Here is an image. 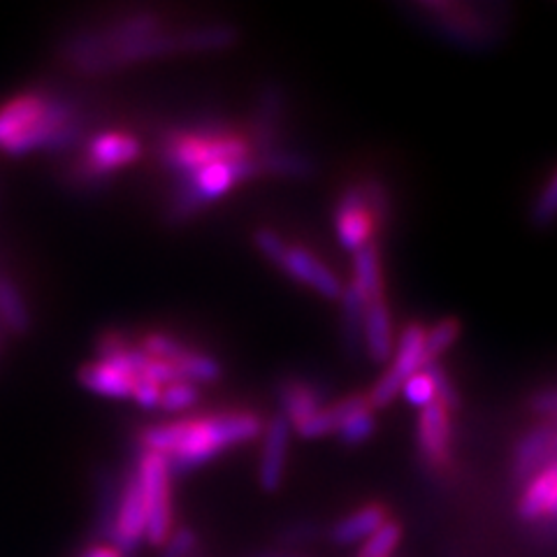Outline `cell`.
Listing matches in <instances>:
<instances>
[{
  "label": "cell",
  "mask_w": 557,
  "mask_h": 557,
  "mask_svg": "<svg viewBox=\"0 0 557 557\" xmlns=\"http://www.w3.org/2000/svg\"><path fill=\"white\" fill-rule=\"evenodd\" d=\"M263 428V421L249 411L216 413L147 428L139 434V446L143 453L163 456L170 474L182 476L214 460L223 450L258 440Z\"/></svg>",
  "instance_id": "6da1fadb"
},
{
  "label": "cell",
  "mask_w": 557,
  "mask_h": 557,
  "mask_svg": "<svg viewBox=\"0 0 557 557\" xmlns=\"http://www.w3.org/2000/svg\"><path fill=\"white\" fill-rule=\"evenodd\" d=\"M407 12L442 40L465 51L497 47L511 24L509 8L502 3H453V0L434 3V0H428V3L407 5Z\"/></svg>",
  "instance_id": "7a4b0ae2"
},
{
  "label": "cell",
  "mask_w": 557,
  "mask_h": 557,
  "mask_svg": "<svg viewBox=\"0 0 557 557\" xmlns=\"http://www.w3.org/2000/svg\"><path fill=\"white\" fill-rule=\"evenodd\" d=\"M161 153L163 163L174 174H180V177L221 161L251 159V156H256L247 135L223 126L174 131L165 137Z\"/></svg>",
  "instance_id": "3957f363"
},
{
  "label": "cell",
  "mask_w": 557,
  "mask_h": 557,
  "mask_svg": "<svg viewBox=\"0 0 557 557\" xmlns=\"http://www.w3.org/2000/svg\"><path fill=\"white\" fill-rule=\"evenodd\" d=\"M258 174L260 172H258L256 156H251V159L221 161L186 174L172 194L168 221L184 223L186 219L202 212L205 207L221 200L225 194H231L237 184L249 182L258 177Z\"/></svg>",
  "instance_id": "277c9868"
},
{
  "label": "cell",
  "mask_w": 557,
  "mask_h": 557,
  "mask_svg": "<svg viewBox=\"0 0 557 557\" xmlns=\"http://www.w3.org/2000/svg\"><path fill=\"white\" fill-rule=\"evenodd\" d=\"M256 249L263 253L276 268H282L290 278L302 286L317 290L325 300H339L344 284L339 276L330 270L323 260L309 253L302 247H290L282 237L270 228H260L253 235Z\"/></svg>",
  "instance_id": "5b68a950"
},
{
  "label": "cell",
  "mask_w": 557,
  "mask_h": 557,
  "mask_svg": "<svg viewBox=\"0 0 557 557\" xmlns=\"http://www.w3.org/2000/svg\"><path fill=\"white\" fill-rule=\"evenodd\" d=\"M135 474L143 491L147 513V542L151 546H165L172 530V493H170V467L163 456L143 453L135 465Z\"/></svg>",
  "instance_id": "8992f818"
},
{
  "label": "cell",
  "mask_w": 557,
  "mask_h": 557,
  "mask_svg": "<svg viewBox=\"0 0 557 557\" xmlns=\"http://www.w3.org/2000/svg\"><path fill=\"white\" fill-rule=\"evenodd\" d=\"M423 346H425V327L421 323L407 325L393 354V364L388 368V372L383 374L374 383V388L368 393L372 409L388 407L393 399L403 393L405 383L425 368Z\"/></svg>",
  "instance_id": "52a82bcc"
},
{
  "label": "cell",
  "mask_w": 557,
  "mask_h": 557,
  "mask_svg": "<svg viewBox=\"0 0 557 557\" xmlns=\"http://www.w3.org/2000/svg\"><path fill=\"white\" fill-rule=\"evenodd\" d=\"M143 156V143L131 133L104 131L89 139L84 149L82 170L89 180H104L112 172L133 165Z\"/></svg>",
  "instance_id": "ba28073f"
},
{
  "label": "cell",
  "mask_w": 557,
  "mask_h": 557,
  "mask_svg": "<svg viewBox=\"0 0 557 557\" xmlns=\"http://www.w3.org/2000/svg\"><path fill=\"white\" fill-rule=\"evenodd\" d=\"M145 542H147V513H145L143 491H139V481H137L135 467H133L126 474V479L121 481L119 507H116L110 544L128 557Z\"/></svg>",
  "instance_id": "9c48e42d"
},
{
  "label": "cell",
  "mask_w": 557,
  "mask_h": 557,
  "mask_svg": "<svg viewBox=\"0 0 557 557\" xmlns=\"http://www.w3.org/2000/svg\"><path fill=\"white\" fill-rule=\"evenodd\" d=\"M335 228H337L339 244L351 253L362 249L364 244L374 242V233L379 225L374 214L370 212L368 202H364L358 184L348 186L339 196L337 212H335Z\"/></svg>",
  "instance_id": "30bf717a"
},
{
  "label": "cell",
  "mask_w": 557,
  "mask_h": 557,
  "mask_svg": "<svg viewBox=\"0 0 557 557\" xmlns=\"http://www.w3.org/2000/svg\"><path fill=\"white\" fill-rule=\"evenodd\" d=\"M284 110H286V96L282 91V86L274 82L260 86L253 116H251V135H249V143L256 156H263L276 149L278 135H282Z\"/></svg>",
  "instance_id": "8fae6325"
},
{
  "label": "cell",
  "mask_w": 557,
  "mask_h": 557,
  "mask_svg": "<svg viewBox=\"0 0 557 557\" xmlns=\"http://www.w3.org/2000/svg\"><path fill=\"white\" fill-rule=\"evenodd\" d=\"M75 114H77L75 102L63 100V98H47L42 116L35 121L26 133L8 143L3 151L10 156H26L38 149H49V145L54 143L57 133L67 124H73Z\"/></svg>",
  "instance_id": "7c38bea8"
},
{
  "label": "cell",
  "mask_w": 557,
  "mask_h": 557,
  "mask_svg": "<svg viewBox=\"0 0 557 557\" xmlns=\"http://www.w3.org/2000/svg\"><path fill=\"white\" fill-rule=\"evenodd\" d=\"M290 432L293 428L282 413L272 416L270 423L263 428V450H260L258 462V483L263 493H276L284 483Z\"/></svg>",
  "instance_id": "4fadbf2b"
},
{
  "label": "cell",
  "mask_w": 557,
  "mask_h": 557,
  "mask_svg": "<svg viewBox=\"0 0 557 557\" xmlns=\"http://www.w3.org/2000/svg\"><path fill=\"white\" fill-rule=\"evenodd\" d=\"M416 440L421 460L434 472H444L450 462V418L440 403L421 409Z\"/></svg>",
  "instance_id": "5bb4252c"
},
{
  "label": "cell",
  "mask_w": 557,
  "mask_h": 557,
  "mask_svg": "<svg viewBox=\"0 0 557 557\" xmlns=\"http://www.w3.org/2000/svg\"><path fill=\"white\" fill-rule=\"evenodd\" d=\"M518 516L528 525L557 520V460L546 465L522 485L518 499Z\"/></svg>",
  "instance_id": "9a60e30c"
},
{
  "label": "cell",
  "mask_w": 557,
  "mask_h": 557,
  "mask_svg": "<svg viewBox=\"0 0 557 557\" xmlns=\"http://www.w3.org/2000/svg\"><path fill=\"white\" fill-rule=\"evenodd\" d=\"M555 428L557 425L544 421L536 428L528 430L518 440L513 448V462H511V474L518 485H525L539 469L550 465V442H553Z\"/></svg>",
  "instance_id": "2e32d148"
},
{
  "label": "cell",
  "mask_w": 557,
  "mask_h": 557,
  "mask_svg": "<svg viewBox=\"0 0 557 557\" xmlns=\"http://www.w3.org/2000/svg\"><path fill=\"white\" fill-rule=\"evenodd\" d=\"M276 395H278V407H282L278 413L286 418L293 430H300L325 407L321 391L317 386H311V383L298 381V379H288L278 383Z\"/></svg>",
  "instance_id": "e0dca14e"
},
{
  "label": "cell",
  "mask_w": 557,
  "mask_h": 557,
  "mask_svg": "<svg viewBox=\"0 0 557 557\" xmlns=\"http://www.w3.org/2000/svg\"><path fill=\"white\" fill-rule=\"evenodd\" d=\"M362 346H368V354L374 362H391L395 354L393 344V321L386 300L368 302L364 309V327H362Z\"/></svg>",
  "instance_id": "ac0fdd59"
},
{
  "label": "cell",
  "mask_w": 557,
  "mask_h": 557,
  "mask_svg": "<svg viewBox=\"0 0 557 557\" xmlns=\"http://www.w3.org/2000/svg\"><path fill=\"white\" fill-rule=\"evenodd\" d=\"M135 381H137L135 376L116 368V364L110 360H96V362L84 364V368L79 370L82 386L96 395H102V397L128 399V397H133Z\"/></svg>",
  "instance_id": "d6986e66"
},
{
  "label": "cell",
  "mask_w": 557,
  "mask_h": 557,
  "mask_svg": "<svg viewBox=\"0 0 557 557\" xmlns=\"http://www.w3.org/2000/svg\"><path fill=\"white\" fill-rule=\"evenodd\" d=\"M388 522V509L383 504H364L358 511L344 516L337 525L330 532V539L339 546H354L362 544Z\"/></svg>",
  "instance_id": "ffe728a7"
},
{
  "label": "cell",
  "mask_w": 557,
  "mask_h": 557,
  "mask_svg": "<svg viewBox=\"0 0 557 557\" xmlns=\"http://www.w3.org/2000/svg\"><path fill=\"white\" fill-rule=\"evenodd\" d=\"M47 98L40 94L16 96L0 108V149L26 133L45 112Z\"/></svg>",
  "instance_id": "44dd1931"
},
{
  "label": "cell",
  "mask_w": 557,
  "mask_h": 557,
  "mask_svg": "<svg viewBox=\"0 0 557 557\" xmlns=\"http://www.w3.org/2000/svg\"><path fill=\"white\" fill-rule=\"evenodd\" d=\"M362 409H372L368 395H351L339 399L337 405L323 407L317 416L311 418L309 423H305L300 430H295L305 440H319L325 437V434H333L342 428V423L346 418H351L354 413L362 411Z\"/></svg>",
  "instance_id": "7402d4cb"
},
{
  "label": "cell",
  "mask_w": 557,
  "mask_h": 557,
  "mask_svg": "<svg viewBox=\"0 0 557 557\" xmlns=\"http://www.w3.org/2000/svg\"><path fill=\"white\" fill-rule=\"evenodd\" d=\"M368 302L386 300V288H383L381 256L374 242L364 244L362 249L354 253V282H351Z\"/></svg>",
  "instance_id": "603a6c76"
},
{
  "label": "cell",
  "mask_w": 557,
  "mask_h": 557,
  "mask_svg": "<svg viewBox=\"0 0 557 557\" xmlns=\"http://www.w3.org/2000/svg\"><path fill=\"white\" fill-rule=\"evenodd\" d=\"M258 172L260 174H272V177H286V180H309L317 174V165L305 153L298 151H286V149H274L270 153L256 156Z\"/></svg>",
  "instance_id": "cb8c5ba5"
},
{
  "label": "cell",
  "mask_w": 557,
  "mask_h": 557,
  "mask_svg": "<svg viewBox=\"0 0 557 557\" xmlns=\"http://www.w3.org/2000/svg\"><path fill=\"white\" fill-rule=\"evenodd\" d=\"M0 323L14 335H28L33 327L30 309L24 295L10 276L0 274Z\"/></svg>",
  "instance_id": "d4e9b609"
},
{
  "label": "cell",
  "mask_w": 557,
  "mask_h": 557,
  "mask_svg": "<svg viewBox=\"0 0 557 557\" xmlns=\"http://www.w3.org/2000/svg\"><path fill=\"white\" fill-rule=\"evenodd\" d=\"M339 300H342V330H344L346 348L351 354H360L364 309H368V300H364V295L354 284L344 286Z\"/></svg>",
  "instance_id": "484cf974"
},
{
  "label": "cell",
  "mask_w": 557,
  "mask_h": 557,
  "mask_svg": "<svg viewBox=\"0 0 557 557\" xmlns=\"http://www.w3.org/2000/svg\"><path fill=\"white\" fill-rule=\"evenodd\" d=\"M119 491H121V483L114 479V474L104 472L98 481V504H96V536L100 542H112L114 518L119 507Z\"/></svg>",
  "instance_id": "4316f807"
},
{
  "label": "cell",
  "mask_w": 557,
  "mask_h": 557,
  "mask_svg": "<svg viewBox=\"0 0 557 557\" xmlns=\"http://www.w3.org/2000/svg\"><path fill=\"white\" fill-rule=\"evenodd\" d=\"M458 337H460V323L456 319H444L440 323H434L430 330H425V346H423L425 364L440 362V356L446 354L448 348L458 342Z\"/></svg>",
  "instance_id": "83f0119b"
},
{
  "label": "cell",
  "mask_w": 557,
  "mask_h": 557,
  "mask_svg": "<svg viewBox=\"0 0 557 557\" xmlns=\"http://www.w3.org/2000/svg\"><path fill=\"white\" fill-rule=\"evenodd\" d=\"M174 368L180 370L184 381L196 383V386H200V383H214L221 379V364L212 356H205L198 351H190V356L174 364Z\"/></svg>",
  "instance_id": "f1b7e54d"
},
{
  "label": "cell",
  "mask_w": 557,
  "mask_h": 557,
  "mask_svg": "<svg viewBox=\"0 0 557 557\" xmlns=\"http://www.w3.org/2000/svg\"><path fill=\"white\" fill-rule=\"evenodd\" d=\"M403 542V525L395 520H388L386 525L379 528L368 542L360 544L358 557H391L395 548Z\"/></svg>",
  "instance_id": "f546056e"
},
{
  "label": "cell",
  "mask_w": 557,
  "mask_h": 557,
  "mask_svg": "<svg viewBox=\"0 0 557 557\" xmlns=\"http://www.w3.org/2000/svg\"><path fill=\"white\" fill-rule=\"evenodd\" d=\"M139 348L143 351L156 360H165V362H172L177 364L182 362L186 356H190V351L194 348H188L186 344H182L180 339H174L170 335H163V333H151L143 339V344H139Z\"/></svg>",
  "instance_id": "4dcf8cb0"
},
{
  "label": "cell",
  "mask_w": 557,
  "mask_h": 557,
  "mask_svg": "<svg viewBox=\"0 0 557 557\" xmlns=\"http://www.w3.org/2000/svg\"><path fill=\"white\" fill-rule=\"evenodd\" d=\"M530 221L534 228H550V225L557 221V168L544 184L542 194L536 196L530 212Z\"/></svg>",
  "instance_id": "1f68e13d"
},
{
  "label": "cell",
  "mask_w": 557,
  "mask_h": 557,
  "mask_svg": "<svg viewBox=\"0 0 557 557\" xmlns=\"http://www.w3.org/2000/svg\"><path fill=\"white\" fill-rule=\"evenodd\" d=\"M376 421H374V411L372 409H362L358 413H354L351 418H346L342 423V428L337 430L339 440L346 446H358L362 442H368L372 434H374Z\"/></svg>",
  "instance_id": "d6a6232c"
},
{
  "label": "cell",
  "mask_w": 557,
  "mask_h": 557,
  "mask_svg": "<svg viewBox=\"0 0 557 557\" xmlns=\"http://www.w3.org/2000/svg\"><path fill=\"white\" fill-rule=\"evenodd\" d=\"M200 399V388L196 383H188V381H177V383H170L161 391V403L159 409L165 411H184L196 407Z\"/></svg>",
  "instance_id": "836d02e7"
},
{
  "label": "cell",
  "mask_w": 557,
  "mask_h": 557,
  "mask_svg": "<svg viewBox=\"0 0 557 557\" xmlns=\"http://www.w3.org/2000/svg\"><path fill=\"white\" fill-rule=\"evenodd\" d=\"M432 381L434 386V395H437V403L450 413L456 411L460 407V395L456 391V386H453V381L448 379V374L444 372V368L440 362H430L423 368Z\"/></svg>",
  "instance_id": "e575fe53"
},
{
  "label": "cell",
  "mask_w": 557,
  "mask_h": 557,
  "mask_svg": "<svg viewBox=\"0 0 557 557\" xmlns=\"http://www.w3.org/2000/svg\"><path fill=\"white\" fill-rule=\"evenodd\" d=\"M403 395L407 397V403H411L418 409H425L432 403H437V395H434V386L428 376L425 370H421L418 374H413L405 386H403Z\"/></svg>",
  "instance_id": "d590c367"
},
{
  "label": "cell",
  "mask_w": 557,
  "mask_h": 557,
  "mask_svg": "<svg viewBox=\"0 0 557 557\" xmlns=\"http://www.w3.org/2000/svg\"><path fill=\"white\" fill-rule=\"evenodd\" d=\"M198 548V534L190 528H177L163 546L161 557H194Z\"/></svg>",
  "instance_id": "8d00e7d4"
},
{
  "label": "cell",
  "mask_w": 557,
  "mask_h": 557,
  "mask_svg": "<svg viewBox=\"0 0 557 557\" xmlns=\"http://www.w3.org/2000/svg\"><path fill=\"white\" fill-rule=\"evenodd\" d=\"M317 536H319V528L313 525V522L298 520V522H290V525H286L282 532H278V542L298 546V544L313 542Z\"/></svg>",
  "instance_id": "74e56055"
},
{
  "label": "cell",
  "mask_w": 557,
  "mask_h": 557,
  "mask_svg": "<svg viewBox=\"0 0 557 557\" xmlns=\"http://www.w3.org/2000/svg\"><path fill=\"white\" fill-rule=\"evenodd\" d=\"M161 386H156V383L147 381V379H137L135 381V388H133V399L145 409H159L161 403Z\"/></svg>",
  "instance_id": "f35d334b"
},
{
  "label": "cell",
  "mask_w": 557,
  "mask_h": 557,
  "mask_svg": "<svg viewBox=\"0 0 557 557\" xmlns=\"http://www.w3.org/2000/svg\"><path fill=\"white\" fill-rule=\"evenodd\" d=\"M534 534H536V539H542L544 544L557 546V520L539 522V525H534Z\"/></svg>",
  "instance_id": "ab89813d"
},
{
  "label": "cell",
  "mask_w": 557,
  "mask_h": 557,
  "mask_svg": "<svg viewBox=\"0 0 557 557\" xmlns=\"http://www.w3.org/2000/svg\"><path fill=\"white\" fill-rule=\"evenodd\" d=\"M79 557H126V555L116 550L112 544H94L86 548Z\"/></svg>",
  "instance_id": "60d3db41"
},
{
  "label": "cell",
  "mask_w": 557,
  "mask_h": 557,
  "mask_svg": "<svg viewBox=\"0 0 557 557\" xmlns=\"http://www.w3.org/2000/svg\"><path fill=\"white\" fill-rule=\"evenodd\" d=\"M557 460V428H555V434H553V442H550V462Z\"/></svg>",
  "instance_id": "b9f144b4"
},
{
  "label": "cell",
  "mask_w": 557,
  "mask_h": 557,
  "mask_svg": "<svg viewBox=\"0 0 557 557\" xmlns=\"http://www.w3.org/2000/svg\"><path fill=\"white\" fill-rule=\"evenodd\" d=\"M194 557H200V555H198V553H196V555H194Z\"/></svg>",
  "instance_id": "7bdbcfd3"
}]
</instances>
